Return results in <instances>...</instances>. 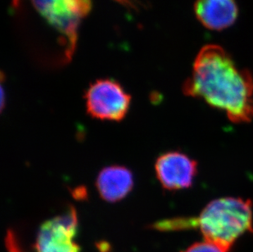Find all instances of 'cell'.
<instances>
[{
  "label": "cell",
  "mask_w": 253,
  "mask_h": 252,
  "mask_svg": "<svg viewBox=\"0 0 253 252\" xmlns=\"http://www.w3.org/2000/svg\"><path fill=\"white\" fill-rule=\"evenodd\" d=\"M153 227L160 231L197 228L204 241L229 252L239 237L253 233V203L243 198H219L207 205L197 217L162 220Z\"/></svg>",
  "instance_id": "7a4b0ae2"
},
{
  "label": "cell",
  "mask_w": 253,
  "mask_h": 252,
  "mask_svg": "<svg viewBox=\"0 0 253 252\" xmlns=\"http://www.w3.org/2000/svg\"><path fill=\"white\" fill-rule=\"evenodd\" d=\"M185 95L201 98L221 110L232 122L253 120V76L237 66L220 46H204L194 60L191 76L184 81Z\"/></svg>",
  "instance_id": "6da1fadb"
},
{
  "label": "cell",
  "mask_w": 253,
  "mask_h": 252,
  "mask_svg": "<svg viewBox=\"0 0 253 252\" xmlns=\"http://www.w3.org/2000/svg\"><path fill=\"white\" fill-rule=\"evenodd\" d=\"M183 252H225L218 246L209 243L207 241L202 243H196L190 246L188 249Z\"/></svg>",
  "instance_id": "9c48e42d"
},
{
  "label": "cell",
  "mask_w": 253,
  "mask_h": 252,
  "mask_svg": "<svg viewBox=\"0 0 253 252\" xmlns=\"http://www.w3.org/2000/svg\"><path fill=\"white\" fill-rule=\"evenodd\" d=\"M12 8L15 13L32 18L45 29L66 62L72 60L80 23L90 12L92 0H12Z\"/></svg>",
  "instance_id": "3957f363"
},
{
  "label": "cell",
  "mask_w": 253,
  "mask_h": 252,
  "mask_svg": "<svg viewBox=\"0 0 253 252\" xmlns=\"http://www.w3.org/2000/svg\"><path fill=\"white\" fill-rule=\"evenodd\" d=\"M194 12L206 28L223 31L236 22L239 8L234 0H196Z\"/></svg>",
  "instance_id": "52a82bcc"
},
{
  "label": "cell",
  "mask_w": 253,
  "mask_h": 252,
  "mask_svg": "<svg viewBox=\"0 0 253 252\" xmlns=\"http://www.w3.org/2000/svg\"><path fill=\"white\" fill-rule=\"evenodd\" d=\"M96 187L103 200L114 203L124 199L131 192L134 177L126 167H105L98 174Z\"/></svg>",
  "instance_id": "ba28073f"
},
{
  "label": "cell",
  "mask_w": 253,
  "mask_h": 252,
  "mask_svg": "<svg viewBox=\"0 0 253 252\" xmlns=\"http://www.w3.org/2000/svg\"><path fill=\"white\" fill-rule=\"evenodd\" d=\"M155 170L163 188L181 190L193 185L198 174V162L182 152H168L157 159Z\"/></svg>",
  "instance_id": "8992f818"
},
{
  "label": "cell",
  "mask_w": 253,
  "mask_h": 252,
  "mask_svg": "<svg viewBox=\"0 0 253 252\" xmlns=\"http://www.w3.org/2000/svg\"><path fill=\"white\" fill-rule=\"evenodd\" d=\"M84 98L87 112L91 117L111 122L124 119L131 102L129 93L112 79H102L91 84Z\"/></svg>",
  "instance_id": "277c9868"
},
{
  "label": "cell",
  "mask_w": 253,
  "mask_h": 252,
  "mask_svg": "<svg viewBox=\"0 0 253 252\" xmlns=\"http://www.w3.org/2000/svg\"><path fill=\"white\" fill-rule=\"evenodd\" d=\"M120 3H122L124 5H128V6H131L134 3V0H116Z\"/></svg>",
  "instance_id": "30bf717a"
},
{
  "label": "cell",
  "mask_w": 253,
  "mask_h": 252,
  "mask_svg": "<svg viewBox=\"0 0 253 252\" xmlns=\"http://www.w3.org/2000/svg\"><path fill=\"white\" fill-rule=\"evenodd\" d=\"M78 216L74 207L44 222L39 230L35 244L36 252H81L75 242Z\"/></svg>",
  "instance_id": "5b68a950"
}]
</instances>
